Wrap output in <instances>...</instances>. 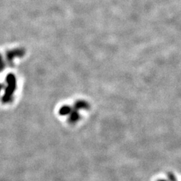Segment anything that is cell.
Masks as SVG:
<instances>
[{"instance_id": "obj_1", "label": "cell", "mask_w": 181, "mask_h": 181, "mask_svg": "<svg viewBox=\"0 0 181 181\" xmlns=\"http://www.w3.org/2000/svg\"><path fill=\"white\" fill-rule=\"evenodd\" d=\"M7 80H8V91L4 96V101H7L9 99V96L12 95L16 88V79L14 76L13 75H9L7 77Z\"/></svg>"}, {"instance_id": "obj_2", "label": "cell", "mask_w": 181, "mask_h": 181, "mask_svg": "<svg viewBox=\"0 0 181 181\" xmlns=\"http://www.w3.org/2000/svg\"><path fill=\"white\" fill-rule=\"evenodd\" d=\"M71 111H72L71 108H70V107H67V106L63 107L60 110V115H68V114L70 113V112H71Z\"/></svg>"}]
</instances>
